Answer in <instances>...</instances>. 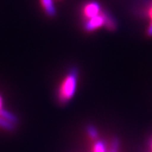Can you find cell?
I'll list each match as a JSON object with an SVG mask.
<instances>
[{"label":"cell","instance_id":"7","mask_svg":"<svg viewBox=\"0 0 152 152\" xmlns=\"http://www.w3.org/2000/svg\"><path fill=\"white\" fill-rule=\"evenodd\" d=\"M15 125L13 123L9 122L8 120L3 118L2 117H0V128L4 129L6 131H9V132H12L15 129Z\"/></svg>","mask_w":152,"mask_h":152},{"label":"cell","instance_id":"12","mask_svg":"<svg viewBox=\"0 0 152 152\" xmlns=\"http://www.w3.org/2000/svg\"><path fill=\"white\" fill-rule=\"evenodd\" d=\"M3 108V99L1 97V96H0V109Z\"/></svg>","mask_w":152,"mask_h":152},{"label":"cell","instance_id":"4","mask_svg":"<svg viewBox=\"0 0 152 152\" xmlns=\"http://www.w3.org/2000/svg\"><path fill=\"white\" fill-rule=\"evenodd\" d=\"M102 15H103L104 17V26L107 28L108 31H115L118 27L116 20L107 11L102 10Z\"/></svg>","mask_w":152,"mask_h":152},{"label":"cell","instance_id":"1","mask_svg":"<svg viewBox=\"0 0 152 152\" xmlns=\"http://www.w3.org/2000/svg\"><path fill=\"white\" fill-rule=\"evenodd\" d=\"M79 71L76 67H73L61 82L57 91V99L60 105L67 104L75 96L78 81Z\"/></svg>","mask_w":152,"mask_h":152},{"label":"cell","instance_id":"2","mask_svg":"<svg viewBox=\"0 0 152 152\" xmlns=\"http://www.w3.org/2000/svg\"><path fill=\"white\" fill-rule=\"evenodd\" d=\"M103 25L104 17L102 12L101 11V13L97 15L92 17V18H90V19H87L86 21L84 24V29L88 32H91V31H95L96 29L101 27Z\"/></svg>","mask_w":152,"mask_h":152},{"label":"cell","instance_id":"6","mask_svg":"<svg viewBox=\"0 0 152 152\" xmlns=\"http://www.w3.org/2000/svg\"><path fill=\"white\" fill-rule=\"evenodd\" d=\"M0 117H2L3 118L8 120L9 122L13 123L15 124H17L18 122H19V118H18V117L15 114L10 112L9 110H6L4 107L0 109Z\"/></svg>","mask_w":152,"mask_h":152},{"label":"cell","instance_id":"8","mask_svg":"<svg viewBox=\"0 0 152 152\" xmlns=\"http://www.w3.org/2000/svg\"><path fill=\"white\" fill-rule=\"evenodd\" d=\"M86 130L88 136L91 139V140H96L98 138V132L96 128L92 124H88L86 127Z\"/></svg>","mask_w":152,"mask_h":152},{"label":"cell","instance_id":"10","mask_svg":"<svg viewBox=\"0 0 152 152\" xmlns=\"http://www.w3.org/2000/svg\"><path fill=\"white\" fill-rule=\"evenodd\" d=\"M119 140L115 137L113 139L111 145H110V149H109L108 152H118V148H119Z\"/></svg>","mask_w":152,"mask_h":152},{"label":"cell","instance_id":"11","mask_svg":"<svg viewBox=\"0 0 152 152\" xmlns=\"http://www.w3.org/2000/svg\"><path fill=\"white\" fill-rule=\"evenodd\" d=\"M146 34L148 37H152V21L151 23L150 24V26H149L148 29H147Z\"/></svg>","mask_w":152,"mask_h":152},{"label":"cell","instance_id":"9","mask_svg":"<svg viewBox=\"0 0 152 152\" xmlns=\"http://www.w3.org/2000/svg\"><path fill=\"white\" fill-rule=\"evenodd\" d=\"M92 152H107L106 145L102 140H97L93 145Z\"/></svg>","mask_w":152,"mask_h":152},{"label":"cell","instance_id":"5","mask_svg":"<svg viewBox=\"0 0 152 152\" xmlns=\"http://www.w3.org/2000/svg\"><path fill=\"white\" fill-rule=\"evenodd\" d=\"M40 2L47 15L51 18L56 15V9L53 0H40Z\"/></svg>","mask_w":152,"mask_h":152},{"label":"cell","instance_id":"3","mask_svg":"<svg viewBox=\"0 0 152 152\" xmlns=\"http://www.w3.org/2000/svg\"><path fill=\"white\" fill-rule=\"evenodd\" d=\"M101 11H102L101 6L97 2L91 1V2L88 3L85 5L84 10H83V13H84V15L86 16V19H90V18H92V17L99 15L101 13Z\"/></svg>","mask_w":152,"mask_h":152},{"label":"cell","instance_id":"13","mask_svg":"<svg viewBox=\"0 0 152 152\" xmlns=\"http://www.w3.org/2000/svg\"><path fill=\"white\" fill-rule=\"evenodd\" d=\"M150 146H151V151H152V136H151V141H150Z\"/></svg>","mask_w":152,"mask_h":152},{"label":"cell","instance_id":"14","mask_svg":"<svg viewBox=\"0 0 152 152\" xmlns=\"http://www.w3.org/2000/svg\"><path fill=\"white\" fill-rule=\"evenodd\" d=\"M150 16H151V18L152 19V8H151V10H150Z\"/></svg>","mask_w":152,"mask_h":152}]
</instances>
